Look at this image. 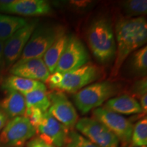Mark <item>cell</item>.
Listing matches in <instances>:
<instances>
[{
    "label": "cell",
    "instance_id": "obj_9",
    "mask_svg": "<svg viewBox=\"0 0 147 147\" xmlns=\"http://www.w3.org/2000/svg\"><path fill=\"white\" fill-rule=\"evenodd\" d=\"M93 117L104 125L118 138L119 142L124 144L130 142L134 125L123 116L101 107L93 110Z\"/></svg>",
    "mask_w": 147,
    "mask_h": 147
},
{
    "label": "cell",
    "instance_id": "obj_11",
    "mask_svg": "<svg viewBox=\"0 0 147 147\" xmlns=\"http://www.w3.org/2000/svg\"><path fill=\"white\" fill-rule=\"evenodd\" d=\"M51 105L48 113L67 129L76 125L78 116L74 106L63 92L55 91L49 93Z\"/></svg>",
    "mask_w": 147,
    "mask_h": 147
},
{
    "label": "cell",
    "instance_id": "obj_17",
    "mask_svg": "<svg viewBox=\"0 0 147 147\" xmlns=\"http://www.w3.org/2000/svg\"><path fill=\"white\" fill-rule=\"evenodd\" d=\"M1 88L5 91H17L23 95L36 89L47 91V87L43 82L14 75L3 79Z\"/></svg>",
    "mask_w": 147,
    "mask_h": 147
},
{
    "label": "cell",
    "instance_id": "obj_21",
    "mask_svg": "<svg viewBox=\"0 0 147 147\" xmlns=\"http://www.w3.org/2000/svg\"><path fill=\"white\" fill-rule=\"evenodd\" d=\"M23 95L25 100L26 109L38 108L42 113H45L50 107L51 102L47 91L36 89Z\"/></svg>",
    "mask_w": 147,
    "mask_h": 147
},
{
    "label": "cell",
    "instance_id": "obj_29",
    "mask_svg": "<svg viewBox=\"0 0 147 147\" xmlns=\"http://www.w3.org/2000/svg\"><path fill=\"white\" fill-rule=\"evenodd\" d=\"M8 119V117H7L6 115L3 113L2 109L1 108V106H0V132L1 131L3 128L4 127L5 124L7 123Z\"/></svg>",
    "mask_w": 147,
    "mask_h": 147
},
{
    "label": "cell",
    "instance_id": "obj_13",
    "mask_svg": "<svg viewBox=\"0 0 147 147\" xmlns=\"http://www.w3.org/2000/svg\"><path fill=\"white\" fill-rule=\"evenodd\" d=\"M36 131L39 138L55 147L65 146L69 131L66 127L48 113H44L42 118L36 126Z\"/></svg>",
    "mask_w": 147,
    "mask_h": 147
},
{
    "label": "cell",
    "instance_id": "obj_20",
    "mask_svg": "<svg viewBox=\"0 0 147 147\" xmlns=\"http://www.w3.org/2000/svg\"><path fill=\"white\" fill-rule=\"evenodd\" d=\"M129 70L134 76H146L147 73V47L144 46L131 53L129 60Z\"/></svg>",
    "mask_w": 147,
    "mask_h": 147
},
{
    "label": "cell",
    "instance_id": "obj_2",
    "mask_svg": "<svg viewBox=\"0 0 147 147\" xmlns=\"http://www.w3.org/2000/svg\"><path fill=\"white\" fill-rule=\"evenodd\" d=\"M87 42L95 58L103 64L115 57L116 42L111 21L104 16L92 22L87 33Z\"/></svg>",
    "mask_w": 147,
    "mask_h": 147
},
{
    "label": "cell",
    "instance_id": "obj_3",
    "mask_svg": "<svg viewBox=\"0 0 147 147\" xmlns=\"http://www.w3.org/2000/svg\"><path fill=\"white\" fill-rule=\"evenodd\" d=\"M64 32L63 28L57 25H37L24 48L21 56L16 63L32 59H42L48 49Z\"/></svg>",
    "mask_w": 147,
    "mask_h": 147
},
{
    "label": "cell",
    "instance_id": "obj_27",
    "mask_svg": "<svg viewBox=\"0 0 147 147\" xmlns=\"http://www.w3.org/2000/svg\"><path fill=\"white\" fill-rule=\"evenodd\" d=\"M27 147H55L49 143L46 142L39 137L34 138L27 143Z\"/></svg>",
    "mask_w": 147,
    "mask_h": 147
},
{
    "label": "cell",
    "instance_id": "obj_28",
    "mask_svg": "<svg viewBox=\"0 0 147 147\" xmlns=\"http://www.w3.org/2000/svg\"><path fill=\"white\" fill-rule=\"evenodd\" d=\"M5 42L0 41V70L5 69L4 56H3V49H4Z\"/></svg>",
    "mask_w": 147,
    "mask_h": 147
},
{
    "label": "cell",
    "instance_id": "obj_32",
    "mask_svg": "<svg viewBox=\"0 0 147 147\" xmlns=\"http://www.w3.org/2000/svg\"><path fill=\"white\" fill-rule=\"evenodd\" d=\"M128 147H147V146H128Z\"/></svg>",
    "mask_w": 147,
    "mask_h": 147
},
{
    "label": "cell",
    "instance_id": "obj_30",
    "mask_svg": "<svg viewBox=\"0 0 147 147\" xmlns=\"http://www.w3.org/2000/svg\"><path fill=\"white\" fill-rule=\"evenodd\" d=\"M140 105L142 108V112L146 114L147 111V94L140 97Z\"/></svg>",
    "mask_w": 147,
    "mask_h": 147
},
{
    "label": "cell",
    "instance_id": "obj_15",
    "mask_svg": "<svg viewBox=\"0 0 147 147\" xmlns=\"http://www.w3.org/2000/svg\"><path fill=\"white\" fill-rule=\"evenodd\" d=\"M104 108L119 115H136L142 112L136 99L128 94L109 99L105 104Z\"/></svg>",
    "mask_w": 147,
    "mask_h": 147
},
{
    "label": "cell",
    "instance_id": "obj_10",
    "mask_svg": "<svg viewBox=\"0 0 147 147\" xmlns=\"http://www.w3.org/2000/svg\"><path fill=\"white\" fill-rule=\"evenodd\" d=\"M38 20L28 22L5 41L3 49L5 69L12 67L21 56L25 45L38 25Z\"/></svg>",
    "mask_w": 147,
    "mask_h": 147
},
{
    "label": "cell",
    "instance_id": "obj_1",
    "mask_svg": "<svg viewBox=\"0 0 147 147\" xmlns=\"http://www.w3.org/2000/svg\"><path fill=\"white\" fill-rule=\"evenodd\" d=\"M115 32L117 43L115 63L111 71L113 77L119 74L126 59L146 43V18L140 16L119 19L116 23Z\"/></svg>",
    "mask_w": 147,
    "mask_h": 147
},
{
    "label": "cell",
    "instance_id": "obj_25",
    "mask_svg": "<svg viewBox=\"0 0 147 147\" xmlns=\"http://www.w3.org/2000/svg\"><path fill=\"white\" fill-rule=\"evenodd\" d=\"M132 94L141 97L144 95L146 94L147 92V80L146 76L142 77V78L137 80L133 84L131 88Z\"/></svg>",
    "mask_w": 147,
    "mask_h": 147
},
{
    "label": "cell",
    "instance_id": "obj_31",
    "mask_svg": "<svg viewBox=\"0 0 147 147\" xmlns=\"http://www.w3.org/2000/svg\"><path fill=\"white\" fill-rule=\"evenodd\" d=\"M3 81V73L2 71L0 70V88L1 87V85H2Z\"/></svg>",
    "mask_w": 147,
    "mask_h": 147
},
{
    "label": "cell",
    "instance_id": "obj_12",
    "mask_svg": "<svg viewBox=\"0 0 147 147\" xmlns=\"http://www.w3.org/2000/svg\"><path fill=\"white\" fill-rule=\"evenodd\" d=\"M0 12L25 16H45L52 12L45 0H0Z\"/></svg>",
    "mask_w": 147,
    "mask_h": 147
},
{
    "label": "cell",
    "instance_id": "obj_33",
    "mask_svg": "<svg viewBox=\"0 0 147 147\" xmlns=\"http://www.w3.org/2000/svg\"><path fill=\"white\" fill-rule=\"evenodd\" d=\"M0 147H6V146H0Z\"/></svg>",
    "mask_w": 147,
    "mask_h": 147
},
{
    "label": "cell",
    "instance_id": "obj_24",
    "mask_svg": "<svg viewBox=\"0 0 147 147\" xmlns=\"http://www.w3.org/2000/svg\"><path fill=\"white\" fill-rule=\"evenodd\" d=\"M65 147H99L75 131L69 132Z\"/></svg>",
    "mask_w": 147,
    "mask_h": 147
},
{
    "label": "cell",
    "instance_id": "obj_22",
    "mask_svg": "<svg viewBox=\"0 0 147 147\" xmlns=\"http://www.w3.org/2000/svg\"><path fill=\"white\" fill-rule=\"evenodd\" d=\"M131 146H147V119L138 121L133 127L131 140Z\"/></svg>",
    "mask_w": 147,
    "mask_h": 147
},
{
    "label": "cell",
    "instance_id": "obj_14",
    "mask_svg": "<svg viewBox=\"0 0 147 147\" xmlns=\"http://www.w3.org/2000/svg\"><path fill=\"white\" fill-rule=\"evenodd\" d=\"M10 73L14 76L37 80L43 83L47 82L51 74L42 59H32L14 63L10 67Z\"/></svg>",
    "mask_w": 147,
    "mask_h": 147
},
{
    "label": "cell",
    "instance_id": "obj_8",
    "mask_svg": "<svg viewBox=\"0 0 147 147\" xmlns=\"http://www.w3.org/2000/svg\"><path fill=\"white\" fill-rule=\"evenodd\" d=\"M75 126L81 135L97 146L119 147L118 138L104 125L95 119H80Z\"/></svg>",
    "mask_w": 147,
    "mask_h": 147
},
{
    "label": "cell",
    "instance_id": "obj_23",
    "mask_svg": "<svg viewBox=\"0 0 147 147\" xmlns=\"http://www.w3.org/2000/svg\"><path fill=\"white\" fill-rule=\"evenodd\" d=\"M126 18L140 17L147 12L146 0H129L123 3Z\"/></svg>",
    "mask_w": 147,
    "mask_h": 147
},
{
    "label": "cell",
    "instance_id": "obj_7",
    "mask_svg": "<svg viewBox=\"0 0 147 147\" xmlns=\"http://www.w3.org/2000/svg\"><path fill=\"white\" fill-rule=\"evenodd\" d=\"M101 75L100 69L96 65L87 63L63 74L61 82L54 89L66 93H77L87 84L97 80Z\"/></svg>",
    "mask_w": 147,
    "mask_h": 147
},
{
    "label": "cell",
    "instance_id": "obj_5",
    "mask_svg": "<svg viewBox=\"0 0 147 147\" xmlns=\"http://www.w3.org/2000/svg\"><path fill=\"white\" fill-rule=\"evenodd\" d=\"M36 133V129L24 116L7 122L0 133V143L6 147H22Z\"/></svg>",
    "mask_w": 147,
    "mask_h": 147
},
{
    "label": "cell",
    "instance_id": "obj_16",
    "mask_svg": "<svg viewBox=\"0 0 147 147\" xmlns=\"http://www.w3.org/2000/svg\"><path fill=\"white\" fill-rule=\"evenodd\" d=\"M5 97L0 102V106L8 119L24 116L26 104L24 95L17 91H5Z\"/></svg>",
    "mask_w": 147,
    "mask_h": 147
},
{
    "label": "cell",
    "instance_id": "obj_26",
    "mask_svg": "<svg viewBox=\"0 0 147 147\" xmlns=\"http://www.w3.org/2000/svg\"><path fill=\"white\" fill-rule=\"evenodd\" d=\"M62 78H63V74L55 71L49 76L47 80V82L49 84L51 89H54L61 82Z\"/></svg>",
    "mask_w": 147,
    "mask_h": 147
},
{
    "label": "cell",
    "instance_id": "obj_18",
    "mask_svg": "<svg viewBox=\"0 0 147 147\" xmlns=\"http://www.w3.org/2000/svg\"><path fill=\"white\" fill-rule=\"evenodd\" d=\"M68 36L65 34H62L55 40L52 46L48 49L43 56L44 62L47 67L50 74H53L56 70L58 61L61 56L64 48L65 47Z\"/></svg>",
    "mask_w": 147,
    "mask_h": 147
},
{
    "label": "cell",
    "instance_id": "obj_19",
    "mask_svg": "<svg viewBox=\"0 0 147 147\" xmlns=\"http://www.w3.org/2000/svg\"><path fill=\"white\" fill-rule=\"evenodd\" d=\"M28 22L24 18L0 14V41H6Z\"/></svg>",
    "mask_w": 147,
    "mask_h": 147
},
{
    "label": "cell",
    "instance_id": "obj_4",
    "mask_svg": "<svg viewBox=\"0 0 147 147\" xmlns=\"http://www.w3.org/2000/svg\"><path fill=\"white\" fill-rule=\"evenodd\" d=\"M119 84L110 81H103L90 84L75 94L74 103L82 115L102 105L105 101L119 92Z\"/></svg>",
    "mask_w": 147,
    "mask_h": 147
},
{
    "label": "cell",
    "instance_id": "obj_6",
    "mask_svg": "<svg viewBox=\"0 0 147 147\" xmlns=\"http://www.w3.org/2000/svg\"><path fill=\"white\" fill-rule=\"evenodd\" d=\"M89 55L83 43L76 36L71 35L67 37L55 71L64 74L82 67L89 63Z\"/></svg>",
    "mask_w": 147,
    "mask_h": 147
}]
</instances>
